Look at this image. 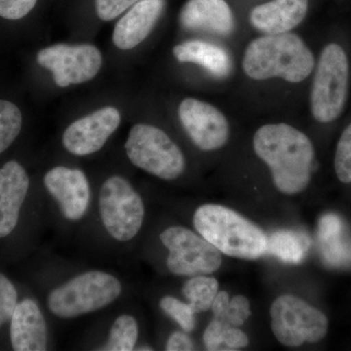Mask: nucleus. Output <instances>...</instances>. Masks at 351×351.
I'll return each mask as SVG.
<instances>
[{
  "mask_svg": "<svg viewBox=\"0 0 351 351\" xmlns=\"http://www.w3.org/2000/svg\"><path fill=\"white\" fill-rule=\"evenodd\" d=\"M121 117L117 108L105 107L76 120L64 131L63 144L75 156H88L100 151L119 128Z\"/></svg>",
  "mask_w": 351,
  "mask_h": 351,
  "instance_id": "nucleus-12",
  "label": "nucleus"
},
{
  "mask_svg": "<svg viewBox=\"0 0 351 351\" xmlns=\"http://www.w3.org/2000/svg\"><path fill=\"white\" fill-rule=\"evenodd\" d=\"M180 22L184 29L221 36H228L234 27L232 11L226 0H189L182 7Z\"/></svg>",
  "mask_w": 351,
  "mask_h": 351,
  "instance_id": "nucleus-17",
  "label": "nucleus"
},
{
  "mask_svg": "<svg viewBox=\"0 0 351 351\" xmlns=\"http://www.w3.org/2000/svg\"><path fill=\"white\" fill-rule=\"evenodd\" d=\"M173 54L181 63H193L207 69L216 77H226L232 71L230 55L213 43L191 40L176 45Z\"/></svg>",
  "mask_w": 351,
  "mask_h": 351,
  "instance_id": "nucleus-19",
  "label": "nucleus"
},
{
  "mask_svg": "<svg viewBox=\"0 0 351 351\" xmlns=\"http://www.w3.org/2000/svg\"><path fill=\"white\" fill-rule=\"evenodd\" d=\"M125 151L134 165L159 179L172 181L186 169L181 149L165 132L149 124L132 127Z\"/></svg>",
  "mask_w": 351,
  "mask_h": 351,
  "instance_id": "nucleus-5",
  "label": "nucleus"
},
{
  "mask_svg": "<svg viewBox=\"0 0 351 351\" xmlns=\"http://www.w3.org/2000/svg\"><path fill=\"white\" fill-rule=\"evenodd\" d=\"M308 243L306 237L294 232H281L269 239L267 252L270 251L287 263H299L304 258Z\"/></svg>",
  "mask_w": 351,
  "mask_h": 351,
  "instance_id": "nucleus-21",
  "label": "nucleus"
},
{
  "mask_svg": "<svg viewBox=\"0 0 351 351\" xmlns=\"http://www.w3.org/2000/svg\"><path fill=\"white\" fill-rule=\"evenodd\" d=\"M100 213L106 230L119 241L138 234L145 218L142 197L124 178L112 176L100 191Z\"/></svg>",
  "mask_w": 351,
  "mask_h": 351,
  "instance_id": "nucleus-8",
  "label": "nucleus"
},
{
  "mask_svg": "<svg viewBox=\"0 0 351 351\" xmlns=\"http://www.w3.org/2000/svg\"><path fill=\"white\" fill-rule=\"evenodd\" d=\"M138 350H152V348H149V346H143V348H138Z\"/></svg>",
  "mask_w": 351,
  "mask_h": 351,
  "instance_id": "nucleus-34",
  "label": "nucleus"
},
{
  "mask_svg": "<svg viewBox=\"0 0 351 351\" xmlns=\"http://www.w3.org/2000/svg\"><path fill=\"white\" fill-rule=\"evenodd\" d=\"M335 171L343 184L351 182V123L339 138L335 154Z\"/></svg>",
  "mask_w": 351,
  "mask_h": 351,
  "instance_id": "nucleus-25",
  "label": "nucleus"
},
{
  "mask_svg": "<svg viewBox=\"0 0 351 351\" xmlns=\"http://www.w3.org/2000/svg\"><path fill=\"white\" fill-rule=\"evenodd\" d=\"M169 250L168 269L175 276H208L221 267V253L206 239L184 226H171L160 234Z\"/></svg>",
  "mask_w": 351,
  "mask_h": 351,
  "instance_id": "nucleus-9",
  "label": "nucleus"
},
{
  "mask_svg": "<svg viewBox=\"0 0 351 351\" xmlns=\"http://www.w3.org/2000/svg\"><path fill=\"white\" fill-rule=\"evenodd\" d=\"M178 114L184 130L201 151H216L228 143V119L211 104L186 98L180 104Z\"/></svg>",
  "mask_w": 351,
  "mask_h": 351,
  "instance_id": "nucleus-11",
  "label": "nucleus"
},
{
  "mask_svg": "<svg viewBox=\"0 0 351 351\" xmlns=\"http://www.w3.org/2000/svg\"><path fill=\"white\" fill-rule=\"evenodd\" d=\"M193 225L203 239L230 257L257 260L267 252L269 239L262 228L223 205L198 208Z\"/></svg>",
  "mask_w": 351,
  "mask_h": 351,
  "instance_id": "nucleus-3",
  "label": "nucleus"
},
{
  "mask_svg": "<svg viewBox=\"0 0 351 351\" xmlns=\"http://www.w3.org/2000/svg\"><path fill=\"white\" fill-rule=\"evenodd\" d=\"M341 223L338 217L327 215L321 219L319 225V237L323 241H328L338 237L341 232Z\"/></svg>",
  "mask_w": 351,
  "mask_h": 351,
  "instance_id": "nucleus-32",
  "label": "nucleus"
},
{
  "mask_svg": "<svg viewBox=\"0 0 351 351\" xmlns=\"http://www.w3.org/2000/svg\"><path fill=\"white\" fill-rule=\"evenodd\" d=\"M228 326L230 325L226 324L223 321L215 317L209 323L203 335V343L208 350H223V334Z\"/></svg>",
  "mask_w": 351,
  "mask_h": 351,
  "instance_id": "nucleus-30",
  "label": "nucleus"
},
{
  "mask_svg": "<svg viewBox=\"0 0 351 351\" xmlns=\"http://www.w3.org/2000/svg\"><path fill=\"white\" fill-rule=\"evenodd\" d=\"M249 345V338L239 327L228 326L223 334V350H239Z\"/></svg>",
  "mask_w": 351,
  "mask_h": 351,
  "instance_id": "nucleus-31",
  "label": "nucleus"
},
{
  "mask_svg": "<svg viewBox=\"0 0 351 351\" xmlns=\"http://www.w3.org/2000/svg\"><path fill=\"white\" fill-rule=\"evenodd\" d=\"M22 113L11 101L0 100V154L5 152L22 129Z\"/></svg>",
  "mask_w": 351,
  "mask_h": 351,
  "instance_id": "nucleus-23",
  "label": "nucleus"
},
{
  "mask_svg": "<svg viewBox=\"0 0 351 351\" xmlns=\"http://www.w3.org/2000/svg\"><path fill=\"white\" fill-rule=\"evenodd\" d=\"M38 0H0V17L7 20H19L25 17Z\"/></svg>",
  "mask_w": 351,
  "mask_h": 351,
  "instance_id": "nucleus-28",
  "label": "nucleus"
},
{
  "mask_svg": "<svg viewBox=\"0 0 351 351\" xmlns=\"http://www.w3.org/2000/svg\"><path fill=\"white\" fill-rule=\"evenodd\" d=\"M307 9L308 0H272L252 10L251 24L265 34H285L301 24Z\"/></svg>",
  "mask_w": 351,
  "mask_h": 351,
  "instance_id": "nucleus-18",
  "label": "nucleus"
},
{
  "mask_svg": "<svg viewBox=\"0 0 351 351\" xmlns=\"http://www.w3.org/2000/svg\"><path fill=\"white\" fill-rule=\"evenodd\" d=\"M17 301L15 286L4 274H0V328L12 318Z\"/></svg>",
  "mask_w": 351,
  "mask_h": 351,
  "instance_id": "nucleus-27",
  "label": "nucleus"
},
{
  "mask_svg": "<svg viewBox=\"0 0 351 351\" xmlns=\"http://www.w3.org/2000/svg\"><path fill=\"white\" fill-rule=\"evenodd\" d=\"M219 293V282L216 278L207 276L191 277L182 287V294L195 313L211 309L215 298Z\"/></svg>",
  "mask_w": 351,
  "mask_h": 351,
  "instance_id": "nucleus-20",
  "label": "nucleus"
},
{
  "mask_svg": "<svg viewBox=\"0 0 351 351\" xmlns=\"http://www.w3.org/2000/svg\"><path fill=\"white\" fill-rule=\"evenodd\" d=\"M164 8V0H140L117 22L113 43L122 50L136 47L151 34Z\"/></svg>",
  "mask_w": 351,
  "mask_h": 351,
  "instance_id": "nucleus-15",
  "label": "nucleus"
},
{
  "mask_svg": "<svg viewBox=\"0 0 351 351\" xmlns=\"http://www.w3.org/2000/svg\"><path fill=\"white\" fill-rule=\"evenodd\" d=\"M38 63L52 73L58 86L66 87L93 80L101 68V54L91 44H56L39 51Z\"/></svg>",
  "mask_w": 351,
  "mask_h": 351,
  "instance_id": "nucleus-10",
  "label": "nucleus"
},
{
  "mask_svg": "<svg viewBox=\"0 0 351 351\" xmlns=\"http://www.w3.org/2000/svg\"><path fill=\"white\" fill-rule=\"evenodd\" d=\"M121 290V283L112 274L88 271L53 290L48 297V306L59 317H77L112 304Z\"/></svg>",
  "mask_w": 351,
  "mask_h": 351,
  "instance_id": "nucleus-4",
  "label": "nucleus"
},
{
  "mask_svg": "<svg viewBox=\"0 0 351 351\" xmlns=\"http://www.w3.org/2000/svg\"><path fill=\"white\" fill-rule=\"evenodd\" d=\"M10 337L14 350H46L47 328L36 302L25 300L17 304L11 318Z\"/></svg>",
  "mask_w": 351,
  "mask_h": 351,
  "instance_id": "nucleus-16",
  "label": "nucleus"
},
{
  "mask_svg": "<svg viewBox=\"0 0 351 351\" xmlns=\"http://www.w3.org/2000/svg\"><path fill=\"white\" fill-rule=\"evenodd\" d=\"M137 321L131 315H121L113 323L108 343L101 350L130 351L138 341Z\"/></svg>",
  "mask_w": 351,
  "mask_h": 351,
  "instance_id": "nucleus-22",
  "label": "nucleus"
},
{
  "mask_svg": "<svg viewBox=\"0 0 351 351\" xmlns=\"http://www.w3.org/2000/svg\"><path fill=\"white\" fill-rule=\"evenodd\" d=\"M29 188V176L17 161L0 168V239L8 237L17 226Z\"/></svg>",
  "mask_w": 351,
  "mask_h": 351,
  "instance_id": "nucleus-14",
  "label": "nucleus"
},
{
  "mask_svg": "<svg viewBox=\"0 0 351 351\" xmlns=\"http://www.w3.org/2000/svg\"><path fill=\"white\" fill-rule=\"evenodd\" d=\"M314 68L313 52L297 34H267L252 41L245 51V73L255 80L280 77L299 83Z\"/></svg>",
  "mask_w": 351,
  "mask_h": 351,
  "instance_id": "nucleus-2",
  "label": "nucleus"
},
{
  "mask_svg": "<svg viewBox=\"0 0 351 351\" xmlns=\"http://www.w3.org/2000/svg\"><path fill=\"white\" fill-rule=\"evenodd\" d=\"M348 56L337 43L321 53L311 88V107L314 119L329 123L338 119L345 108L348 87Z\"/></svg>",
  "mask_w": 351,
  "mask_h": 351,
  "instance_id": "nucleus-6",
  "label": "nucleus"
},
{
  "mask_svg": "<svg viewBox=\"0 0 351 351\" xmlns=\"http://www.w3.org/2000/svg\"><path fill=\"white\" fill-rule=\"evenodd\" d=\"M140 0H96V11L103 21H112Z\"/></svg>",
  "mask_w": 351,
  "mask_h": 351,
  "instance_id": "nucleus-29",
  "label": "nucleus"
},
{
  "mask_svg": "<svg viewBox=\"0 0 351 351\" xmlns=\"http://www.w3.org/2000/svg\"><path fill=\"white\" fill-rule=\"evenodd\" d=\"M252 314L250 301L245 295H237L230 300V304L217 319L226 322L232 327H240L248 320Z\"/></svg>",
  "mask_w": 351,
  "mask_h": 351,
  "instance_id": "nucleus-26",
  "label": "nucleus"
},
{
  "mask_svg": "<svg viewBox=\"0 0 351 351\" xmlns=\"http://www.w3.org/2000/svg\"><path fill=\"white\" fill-rule=\"evenodd\" d=\"M270 318L277 341L290 348L318 343L325 338L329 328L324 313L293 295H280L272 302Z\"/></svg>",
  "mask_w": 351,
  "mask_h": 351,
  "instance_id": "nucleus-7",
  "label": "nucleus"
},
{
  "mask_svg": "<svg viewBox=\"0 0 351 351\" xmlns=\"http://www.w3.org/2000/svg\"><path fill=\"white\" fill-rule=\"evenodd\" d=\"M161 309L172 317L184 332H193L195 328V311L191 304L166 295L160 301Z\"/></svg>",
  "mask_w": 351,
  "mask_h": 351,
  "instance_id": "nucleus-24",
  "label": "nucleus"
},
{
  "mask_svg": "<svg viewBox=\"0 0 351 351\" xmlns=\"http://www.w3.org/2000/svg\"><path fill=\"white\" fill-rule=\"evenodd\" d=\"M253 145L256 154L269 166L281 193L295 195L308 186L314 147L306 134L285 123L267 124L256 132Z\"/></svg>",
  "mask_w": 351,
  "mask_h": 351,
  "instance_id": "nucleus-1",
  "label": "nucleus"
},
{
  "mask_svg": "<svg viewBox=\"0 0 351 351\" xmlns=\"http://www.w3.org/2000/svg\"><path fill=\"white\" fill-rule=\"evenodd\" d=\"M44 186L71 221L84 216L90 201V186L82 171L58 166L44 176Z\"/></svg>",
  "mask_w": 351,
  "mask_h": 351,
  "instance_id": "nucleus-13",
  "label": "nucleus"
},
{
  "mask_svg": "<svg viewBox=\"0 0 351 351\" xmlns=\"http://www.w3.org/2000/svg\"><path fill=\"white\" fill-rule=\"evenodd\" d=\"M195 350V343L186 332H174L166 343L167 351H189Z\"/></svg>",
  "mask_w": 351,
  "mask_h": 351,
  "instance_id": "nucleus-33",
  "label": "nucleus"
}]
</instances>
